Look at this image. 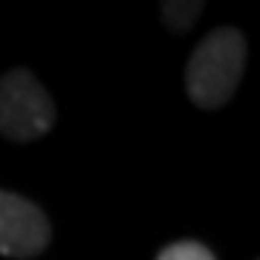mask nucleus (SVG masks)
I'll use <instances>...</instances> for the list:
<instances>
[{
	"label": "nucleus",
	"mask_w": 260,
	"mask_h": 260,
	"mask_svg": "<svg viewBox=\"0 0 260 260\" xmlns=\"http://www.w3.org/2000/svg\"><path fill=\"white\" fill-rule=\"evenodd\" d=\"M246 38L234 26H217L194 47L185 67L188 99L200 110H220L234 99L246 73Z\"/></svg>",
	"instance_id": "f257e3e1"
},
{
	"label": "nucleus",
	"mask_w": 260,
	"mask_h": 260,
	"mask_svg": "<svg viewBox=\"0 0 260 260\" xmlns=\"http://www.w3.org/2000/svg\"><path fill=\"white\" fill-rule=\"evenodd\" d=\"M55 124V102L35 75L15 67L0 75V133L12 142L47 136Z\"/></svg>",
	"instance_id": "f03ea898"
},
{
	"label": "nucleus",
	"mask_w": 260,
	"mask_h": 260,
	"mask_svg": "<svg viewBox=\"0 0 260 260\" xmlns=\"http://www.w3.org/2000/svg\"><path fill=\"white\" fill-rule=\"evenodd\" d=\"M49 240L52 229L47 214L26 197L0 191V254L26 260L47 251Z\"/></svg>",
	"instance_id": "7ed1b4c3"
},
{
	"label": "nucleus",
	"mask_w": 260,
	"mask_h": 260,
	"mask_svg": "<svg viewBox=\"0 0 260 260\" xmlns=\"http://www.w3.org/2000/svg\"><path fill=\"white\" fill-rule=\"evenodd\" d=\"M159 9H162V23H165V29L182 35V32H188L200 20L205 3H200V0H165Z\"/></svg>",
	"instance_id": "20e7f679"
},
{
	"label": "nucleus",
	"mask_w": 260,
	"mask_h": 260,
	"mask_svg": "<svg viewBox=\"0 0 260 260\" xmlns=\"http://www.w3.org/2000/svg\"><path fill=\"white\" fill-rule=\"evenodd\" d=\"M156 260H217V257L200 240H177V243H168L156 254Z\"/></svg>",
	"instance_id": "39448f33"
}]
</instances>
